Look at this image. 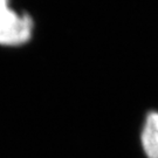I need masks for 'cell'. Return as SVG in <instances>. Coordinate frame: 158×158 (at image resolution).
Segmentation results:
<instances>
[{
    "mask_svg": "<svg viewBox=\"0 0 158 158\" xmlns=\"http://www.w3.org/2000/svg\"><path fill=\"white\" fill-rule=\"evenodd\" d=\"M142 147L148 158H158V113L148 114L142 129Z\"/></svg>",
    "mask_w": 158,
    "mask_h": 158,
    "instance_id": "cell-2",
    "label": "cell"
},
{
    "mask_svg": "<svg viewBox=\"0 0 158 158\" xmlns=\"http://www.w3.org/2000/svg\"><path fill=\"white\" fill-rule=\"evenodd\" d=\"M33 18L13 8L11 0H0V46L19 47L32 39Z\"/></svg>",
    "mask_w": 158,
    "mask_h": 158,
    "instance_id": "cell-1",
    "label": "cell"
}]
</instances>
